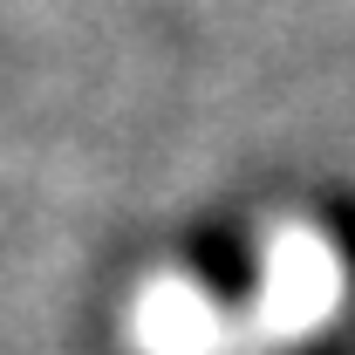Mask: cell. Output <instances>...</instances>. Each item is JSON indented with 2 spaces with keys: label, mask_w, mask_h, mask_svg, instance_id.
I'll return each mask as SVG.
<instances>
[{
  "label": "cell",
  "mask_w": 355,
  "mask_h": 355,
  "mask_svg": "<svg viewBox=\"0 0 355 355\" xmlns=\"http://www.w3.org/2000/svg\"><path fill=\"white\" fill-rule=\"evenodd\" d=\"M349 301V260L321 225H280L246 294H205L191 280H150L130 301L137 355H273L321 335Z\"/></svg>",
  "instance_id": "obj_1"
}]
</instances>
